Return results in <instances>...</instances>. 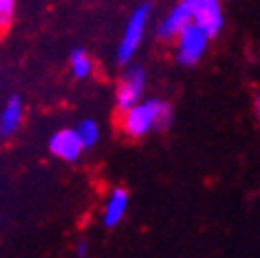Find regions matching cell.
<instances>
[{
	"mask_svg": "<svg viewBox=\"0 0 260 258\" xmlns=\"http://www.w3.org/2000/svg\"><path fill=\"white\" fill-rule=\"evenodd\" d=\"M172 123V106L163 100L138 102L123 114V132L129 138H144L152 129H165Z\"/></svg>",
	"mask_w": 260,
	"mask_h": 258,
	"instance_id": "obj_1",
	"label": "cell"
},
{
	"mask_svg": "<svg viewBox=\"0 0 260 258\" xmlns=\"http://www.w3.org/2000/svg\"><path fill=\"white\" fill-rule=\"evenodd\" d=\"M188 23H190V9L186 5V0H182V3H178L172 9V13L159 25V36L163 41H172V38H176L180 34V30Z\"/></svg>",
	"mask_w": 260,
	"mask_h": 258,
	"instance_id": "obj_7",
	"label": "cell"
},
{
	"mask_svg": "<svg viewBox=\"0 0 260 258\" xmlns=\"http://www.w3.org/2000/svg\"><path fill=\"white\" fill-rule=\"evenodd\" d=\"M76 134H79V138L83 140V146L85 148H91V146H95V142L100 140V127L95 121H81L79 127H76Z\"/></svg>",
	"mask_w": 260,
	"mask_h": 258,
	"instance_id": "obj_11",
	"label": "cell"
},
{
	"mask_svg": "<svg viewBox=\"0 0 260 258\" xmlns=\"http://www.w3.org/2000/svg\"><path fill=\"white\" fill-rule=\"evenodd\" d=\"M127 205H129L127 190H125V188H116V190L112 192L108 205H106V212H104V224H106V227L119 224V222L123 220V216H125Z\"/></svg>",
	"mask_w": 260,
	"mask_h": 258,
	"instance_id": "obj_9",
	"label": "cell"
},
{
	"mask_svg": "<svg viewBox=\"0 0 260 258\" xmlns=\"http://www.w3.org/2000/svg\"><path fill=\"white\" fill-rule=\"evenodd\" d=\"M70 66H72V72H74L76 79H85V76L91 74V59H89V55L85 53L83 49H74L72 51Z\"/></svg>",
	"mask_w": 260,
	"mask_h": 258,
	"instance_id": "obj_10",
	"label": "cell"
},
{
	"mask_svg": "<svg viewBox=\"0 0 260 258\" xmlns=\"http://www.w3.org/2000/svg\"><path fill=\"white\" fill-rule=\"evenodd\" d=\"M15 15V0H0V32H5Z\"/></svg>",
	"mask_w": 260,
	"mask_h": 258,
	"instance_id": "obj_12",
	"label": "cell"
},
{
	"mask_svg": "<svg viewBox=\"0 0 260 258\" xmlns=\"http://www.w3.org/2000/svg\"><path fill=\"white\" fill-rule=\"evenodd\" d=\"M148 15H150V5L148 3L140 5L132 13L129 23L125 28V34H123V41L119 45V51H116V59H119V63H127L129 59L136 55V51L142 45V38H144V32H146Z\"/></svg>",
	"mask_w": 260,
	"mask_h": 258,
	"instance_id": "obj_2",
	"label": "cell"
},
{
	"mask_svg": "<svg viewBox=\"0 0 260 258\" xmlns=\"http://www.w3.org/2000/svg\"><path fill=\"white\" fill-rule=\"evenodd\" d=\"M144 83H146L144 68L129 70L127 76L119 83V89H116V106L121 110H127L134 104H138L142 93H144Z\"/></svg>",
	"mask_w": 260,
	"mask_h": 258,
	"instance_id": "obj_5",
	"label": "cell"
},
{
	"mask_svg": "<svg viewBox=\"0 0 260 258\" xmlns=\"http://www.w3.org/2000/svg\"><path fill=\"white\" fill-rule=\"evenodd\" d=\"M49 150L55 154L57 159L63 161H76L85 150L83 140L76 134V129H59L57 134L51 136L49 140Z\"/></svg>",
	"mask_w": 260,
	"mask_h": 258,
	"instance_id": "obj_6",
	"label": "cell"
},
{
	"mask_svg": "<svg viewBox=\"0 0 260 258\" xmlns=\"http://www.w3.org/2000/svg\"><path fill=\"white\" fill-rule=\"evenodd\" d=\"M87 254H89V246H87L85 241H81L79 248H76V256H79V258H87Z\"/></svg>",
	"mask_w": 260,
	"mask_h": 258,
	"instance_id": "obj_13",
	"label": "cell"
},
{
	"mask_svg": "<svg viewBox=\"0 0 260 258\" xmlns=\"http://www.w3.org/2000/svg\"><path fill=\"white\" fill-rule=\"evenodd\" d=\"M186 5L190 9V23L201 28L207 34V38L220 32L224 23L220 0H186Z\"/></svg>",
	"mask_w": 260,
	"mask_h": 258,
	"instance_id": "obj_3",
	"label": "cell"
},
{
	"mask_svg": "<svg viewBox=\"0 0 260 258\" xmlns=\"http://www.w3.org/2000/svg\"><path fill=\"white\" fill-rule=\"evenodd\" d=\"M178 38V61L182 66H194L205 53L207 49V34L197 28L194 23H188L180 30Z\"/></svg>",
	"mask_w": 260,
	"mask_h": 258,
	"instance_id": "obj_4",
	"label": "cell"
},
{
	"mask_svg": "<svg viewBox=\"0 0 260 258\" xmlns=\"http://www.w3.org/2000/svg\"><path fill=\"white\" fill-rule=\"evenodd\" d=\"M21 98L17 95H13L9 102H7V106L5 110L0 112V138H11L13 134L19 129L21 125Z\"/></svg>",
	"mask_w": 260,
	"mask_h": 258,
	"instance_id": "obj_8",
	"label": "cell"
}]
</instances>
